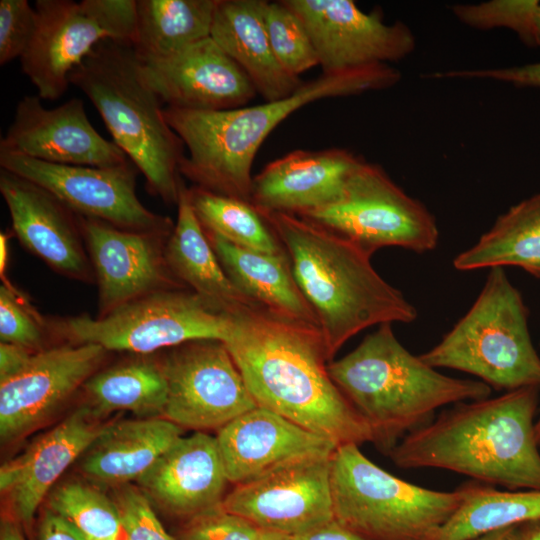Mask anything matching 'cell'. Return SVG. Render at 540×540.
<instances>
[{"mask_svg":"<svg viewBox=\"0 0 540 540\" xmlns=\"http://www.w3.org/2000/svg\"><path fill=\"white\" fill-rule=\"evenodd\" d=\"M224 343L258 406L338 446L373 441L329 374L319 327L250 307L233 314Z\"/></svg>","mask_w":540,"mask_h":540,"instance_id":"obj_1","label":"cell"},{"mask_svg":"<svg viewBox=\"0 0 540 540\" xmlns=\"http://www.w3.org/2000/svg\"><path fill=\"white\" fill-rule=\"evenodd\" d=\"M540 388L453 404L392 449L406 469L437 468L507 490H540L535 422Z\"/></svg>","mask_w":540,"mask_h":540,"instance_id":"obj_2","label":"cell"},{"mask_svg":"<svg viewBox=\"0 0 540 540\" xmlns=\"http://www.w3.org/2000/svg\"><path fill=\"white\" fill-rule=\"evenodd\" d=\"M400 79L398 69L383 64L322 73L286 98L249 107L206 111L165 106L166 121L188 149L180 174L195 186L250 202L257 151L290 114L321 99L387 89Z\"/></svg>","mask_w":540,"mask_h":540,"instance_id":"obj_3","label":"cell"},{"mask_svg":"<svg viewBox=\"0 0 540 540\" xmlns=\"http://www.w3.org/2000/svg\"><path fill=\"white\" fill-rule=\"evenodd\" d=\"M258 211L290 259L294 278L317 317L330 361L366 328L416 320L414 305L377 273L362 249L295 214Z\"/></svg>","mask_w":540,"mask_h":540,"instance_id":"obj_4","label":"cell"},{"mask_svg":"<svg viewBox=\"0 0 540 540\" xmlns=\"http://www.w3.org/2000/svg\"><path fill=\"white\" fill-rule=\"evenodd\" d=\"M334 383L367 422L373 443L389 455L407 434L430 423L437 409L491 395L481 380L444 375L413 355L385 323L350 353L330 361Z\"/></svg>","mask_w":540,"mask_h":540,"instance_id":"obj_5","label":"cell"},{"mask_svg":"<svg viewBox=\"0 0 540 540\" xmlns=\"http://www.w3.org/2000/svg\"><path fill=\"white\" fill-rule=\"evenodd\" d=\"M69 83L94 105L112 141L144 175L148 190L177 205L185 145L166 121L163 103L143 80L132 44L100 42L71 71Z\"/></svg>","mask_w":540,"mask_h":540,"instance_id":"obj_6","label":"cell"},{"mask_svg":"<svg viewBox=\"0 0 540 540\" xmlns=\"http://www.w3.org/2000/svg\"><path fill=\"white\" fill-rule=\"evenodd\" d=\"M420 357L433 368L472 374L497 390L540 388L528 308L502 267L490 268L470 309Z\"/></svg>","mask_w":540,"mask_h":540,"instance_id":"obj_7","label":"cell"},{"mask_svg":"<svg viewBox=\"0 0 540 540\" xmlns=\"http://www.w3.org/2000/svg\"><path fill=\"white\" fill-rule=\"evenodd\" d=\"M334 518L367 540H435L461 496L404 481L370 461L356 444L330 460Z\"/></svg>","mask_w":540,"mask_h":540,"instance_id":"obj_8","label":"cell"},{"mask_svg":"<svg viewBox=\"0 0 540 540\" xmlns=\"http://www.w3.org/2000/svg\"><path fill=\"white\" fill-rule=\"evenodd\" d=\"M232 316L188 288L158 291L111 313L58 320L52 327L76 344H97L107 351L149 354L195 340L229 336Z\"/></svg>","mask_w":540,"mask_h":540,"instance_id":"obj_9","label":"cell"},{"mask_svg":"<svg viewBox=\"0 0 540 540\" xmlns=\"http://www.w3.org/2000/svg\"><path fill=\"white\" fill-rule=\"evenodd\" d=\"M297 216L345 238L370 256L393 246L425 253L439 240L432 213L380 166L362 159L334 202Z\"/></svg>","mask_w":540,"mask_h":540,"instance_id":"obj_10","label":"cell"},{"mask_svg":"<svg viewBox=\"0 0 540 540\" xmlns=\"http://www.w3.org/2000/svg\"><path fill=\"white\" fill-rule=\"evenodd\" d=\"M37 27L20 58L44 100L67 90L71 71L102 41L133 44L136 0H37Z\"/></svg>","mask_w":540,"mask_h":540,"instance_id":"obj_11","label":"cell"},{"mask_svg":"<svg viewBox=\"0 0 540 540\" xmlns=\"http://www.w3.org/2000/svg\"><path fill=\"white\" fill-rule=\"evenodd\" d=\"M0 167L42 187L78 216L117 228L170 235L173 221L147 209L136 194L138 168L64 165L0 151Z\"/></svg>","mask_w":540,"mask_h":540,"instance_id":"obj_12","label":"cell"},{"mask_svg":"<svg viewBox=\"0 0 540 540\" xmlns=\"http://www.w3.org/2000/svg\"><path fill=\"white\" fill-rule=\"evenodd\" d=\"M160 364L168 385L164 417L182 428L219 430L258 406L222 341L178 345Z\"/></svg>","mask_w":540,"mask_h":540,"instance_id":"obj_13","label":"cell"},{"mask_svg":"<svg viewBox=\"0 0 540 540\" xmlns=\"http://www.w3.org/2000/svg\"><path fill=\"white\" fill-rule=\"evenodd\" d=\"M305 25L322 73L389 64L410 55L415 36L401 21L388 24L378 11L352 0H283Z\"/></svg>","mask_w":540,"mask_h":540,"instance_id":"obj_14","label":"cell"},{"mask_svg":"<svg viewBox=\"0 0 540 540\" xmlns=\"http://www.w3.org/2000/svg\"><path fill=\"white\" fill-rule=\"evenodd\" d=\"M331 457L301 460L235 485L222 506L261 530L290 536L308 532L334 519Z\"/></svg>","mask_w":540,"mask_h":540,"instance_id":"obj_15","label":"cell"},{"mask_svg":"<svg viewBox=\"0 0 540 540\" xmlns=\"http://www.w3.org/2000/svg\"><path fill=\"white\" fill-rule=\"evenodd\" d=\"M98 284V315L146 295L185 287L172 273L165 255L170 235L135 232L78 216Z\"/></svg>","mask_w":540,"mask_h":540,"instance_id":"obj_16","label":"cell"},{"mask_svg":"<svg viewBox=\"0 0 540 540\" xmlns=\"http://www.w3.org/2000/svg\"><path fill=\"white\" fill-rule=\"evenodd\" d=\"M107 350L61 345L35 352L14 376L0 381V437L13 441L42 423L97 372Z\"/></svg>","mask_w":540,"mask_h":540,"instance_id":"obj_17","label":"cell"},{"mask_svg":"<svg viewBox=\"0 0 540 540\" xmlns=\"http://www.w3.org/2000/svg\"><path fill=\"white\" fill-rule=\"evenodd\" d=\"M0 151L64 165L114 167L129 161L92 126L79 98L49 109L38 95L22 97L1 138Z\"/></svg>","mask_w":540,"mask_h":540,"instance_id":"obj_18","label":"cell"},{"mask_svg":"<svg viewBox=\"0 0 540 540\" xmlns=\"http://www.w3.org/2000/svg\"><path fill=\"white\" fill-rule=\"evenodd\" d=\"M138 60L143 80L167 107L227 110L245 106L257 94L211 37L166 58Z\"/></svg>","mask_w":540,"mask_h":540,"instance_id":"obj_19","label":"cell"},{"mask_svg":"<svg viewBox=\"0 0 540 540\" xmlns=\"http://www.w3.org/2000/svg\"><path fill=\"white\" fill-rule=\"evenodd\" d=\"M216 439L228 481L234 485L301 460L331 457L338 446L260 406L220 428Z\"/></svg>","mask_w":540,"mask_h":540,"instance_id":"obj_20","label":"cell"},{"mask_svg":"<svg viewBox=\"0 0 540 540\" xmlns=\"http://www.w3.org/2000/svg\"><path fill=\"white\" fill-rule=\"evenodd\" d=\"M0 192L12 230L27 250L62 275L91 281L78 215L42 187L2 168Z\"/></svg>","mask_w":540,"mask_h":540,"instance_id":"obj_21","label":"cell"},{"mask_svg":"<svg viewBox=\"0 0 540 540\" xmlns=\"http://www.w3.org/2000/svg\"><path fill=\"white\" fill-rule=\"evenodd\" d=\"M94 408L80 407L0 468V490L15 516L29 524L44 497L104 429Z\"/></svg>","mask_w":540,"mask_h":540,"instance_id":"obj_22","label":"cell"},{"mask_svg":"<svg viewBox=\"0 0 540 540\" xmlns=\"http://www.w3.org/2000/svg\"><path fill=\"white\" fill-rule=\"evenodd\" d=\"M361 158L342 148L294 150L253 177L250 203L295 215L326 206L342 193Z\"/></svg>","mask_w":540,"mask_h":540,"instance_id":"obj_23","label":"cell"},{"mask_svg":"<svg viewBox=\"0 0 540 540\" xmlns=\"http://www.w3.org/2000/svg\"><path fill=\"white\" fill-rule=\"evenodd\" d=\"M169 512L193 517L222 503L229 482L216 437H180L137 480Z\"/></svg>","mask_w":540,"mask_h":540,"instance_id":"obj_24","label":"cell"},{"mask_svg":"<svg viewBox=\"0 0 540 540\" xmlns=\"http://www.w3.org/2000/svg\"><path fill=\"white\" fill-rule=\"evenodd\" d=\"M265 0H217L210 37L242 69L265 101L281 100L304 81L277 60L265 27Z\"/></svg>","mask_w":540,"mask_h":540,"instance_id":"obj_25","label":"cell"},{"mask_svg":"<svg viewBox=\"0 0 540 540\" xmlns=\"http://www.w3.org/2000/svg\"><path fill=\"white\" fill-rule=\"evenodd\" d=\"M205 232L226 275L256 306L319 327L314 311L294 278L286 251L282 254L258 252Z\"/></svg>","mask_w":540,"mask_h":540,"instance_id":"obj_26","label":"cell"},{"mask_svg":"<svg viewBox=\"0 0 540 540\" xmlns=\"http://www.w3.org/2000/svg\"><path fill=\"white\" fill-rule=\"evenodd\" d=\"M182 429L165 417L105 425L86 450L81 469L108 484L138 480L182 436Z\"/></svg>","mask_w":540,"mask_h":540,"instance_id":"obj_27","label":"cell"},{"mask_svg":"<svg viewBox=\"0 0 540 540\" xmlns=\"http://www.w3.org/2000/svg\"><path fill=\"white\" fill-rule=\"evenodd\" d=\"M177 219L165 255L175 277L188 289L229 314L258 307L229 279L192 207L188 187L181 183Z\"/></svg>","mask_w":540,"mask_h":540,"instance_id":"obj_28","label":"cell"},{"mask_svg":"<svg viewBox=\"0 0 540 540\" xmlns=\"http://www.w3.org/2000/svg\"><path fill=\"white\" fill-rule=\"evenodd\" d=\"M453 266L459 271L514 266L540 278V193L501 214Z\"/></svg>","mask_w":540,"mask_h":540,"instance_id":"obj_29","label":"cell"},{"mask_svg":"<svg viewBox=\"0 0 540 540\" xmlns=\"http://www.w3.org/2000/svg\"><path fill=\"white\" fill-rule=\"evenodd\" d=\"M217 0H136V35L140 59L172 56L210 37Z\"/></svg>","mask_w":540,"mask_h":540,"instance_id":"obj_30","label":"cell"},{"mask_svg":"<svg viewBox=\"0 0 540 540\" xmlns=\"http://www.w3.org/2000/svg\"><path fill=\"white\" fill-rule=\"evenodd\" d=\"M461 501L435 540H474L486 533L540 519V490H498L469 481L456 489Z\"/></svg>","mask_w":540,"mask_h":540,"instance_id":"obj_31","label":"cell"},{"mask_svg":"<svg viewBox=\"0 0 540 540\" xmlns=\"http://www.w3.org/2000/svg\"><path fill=\"white\" fill-rule=\"evenodd\" d=\"M97 413L164 412L168 385L161 364L131 361L94 373L83 385Z\"/></svg>","mask_w":540,"mask_h":540,"instance_id":"obj_32","label":"cell"},{"mask_svg":"<svg viewBox=\"0 0 540 540\" xmlns=\"http://www.w3.org/2000/svg\"><path fill=\"white\" fill-rule=\"evenodd\" d=\"M188 192L205 231L242 248L269 254L285 253L273 230L250 202L195 185L188 188Z\"/></svg>","mask_w":540,"mask_h":540,"instance_id":"obj_33","label":"cell"},{"mask_svg":"<svg viewBox=\"0 0 540 540\" xmlns=\"http://www.w3.org/2000/svg\"><path fill=\"white\" fill-rule=\"evenodd\" d=\"M49 507L88 540H109L123 529L115 501L96 488L79 482L56 487L49 495Z\"/></svg>","mask_w":540,"mask_h":540,"instance_id":"obj_34","label":"cell"},{"mask_svg":"<svg viewBox=\"0 0 540 540\" xmlns=\"http://www.w3.org/2000/svg\"><path fill=\"white\" fill-rule=\"evenodd\" d=\"M264 23L272 50L281 66L300 77L319 66L311 37L298 15L283 0L265 1Z\"/></svg>","mask_w":540,"mask_h":540,"instance_id":"obj_35","label":"cell"},{"mask_svg":"<svg viewBox=\"0 0 540 540\" xmlns=\"http://www.w3.org/2000/svg\"><path fill=\"white\" fill-rule=\"evenodd\" d=\"M45 321L8 281L0 287V340L40 351Z\"/></svg>","mask_w":540,"mask_h":540,"instance_id":"obj_36","label":"cell"},{"mask_svg":"<svg viewBox=\"0 0 540 540\" xmlns=\"http://www.w3.org/2000/svg\"><path fill=\"white\" fill-rule=\"evenodd\" d=\"M37 27V13L27 0L0 1V65L21 58Z\"/></svg>","mask_w":540,"mask_h":540,"instance_id":"obj_37","label":"cell"},{"mask_svg":"<svg viewBox=\"0 0 540 540\" xmlns=\"http://www.w3.org/2000/svg\"><path fill=\"white\" fill-rule=\"evenodd\" d=\"M261 529L222 503L190 518L181 540H258Z\"/></svg>","mask_w":540,"mask_h":540,"instance_id":"obj_38","label":"cell"},{"mask_svg":"<svg viewBox=\"0 0 540 540\" xmlns=\"http://www.w3.org/2000/svg\"><path fill=\"white\" fill-rule=\"evenodd\" d=\"M115 502L127 540H175L163 528L142 490L125 484L117 490Z\"/></svg>","mask_w":540,"mask_h":540,"instance_id":"obj_39","label":"cell"},{"mask_svg":"<svg viewBox=\"0 0 540 540\" xmlns=\"http://www.w3.org/2000/svg\"><path fill=\"white\" fill-rule=\"evenodd\" d=\"M429 79H485L518 87L540 88V62L521 66L458 69L430 73Z\"/></svg>","mask_w":540,"mask_h":540,"instance_id":"obj_40","label":"cell"},{"mask_svg":"<svg viewBox=\"0 0 540 540\" xmlns=\"http://www.w3.org/2000/svg\"><path fill=\"white\" fill-rule=\"evenodd\" d=\"M39 540H88L76 527L58 514L47 511L40 525Z\"/></svg>","mask_w":540,"mask_h":540,"instance_id":"obj_41","label":"cell"},{"mask_svg":"<svg viewBox=\"0 0 540 540\" xmlns=\"http://www.w3.org/2000/svg\"><path fill=\"white\" fill-rule=\"evenodd\" d=\"M35 352L11 343H0V381L20 372Z\"/></svg>","mask_w":540,"mask_h":540,"instance_id":"obj_42","label":"cell"},{"mask_svg":"<svg viewBox=\"0 0 540 540\" xmlns=\"http://www.w3.org/2000/svg\"><path fill=\"white\" fill-rule=\"evenodd\" d=\"M292 537L294 540H367L340 524L335 518L308 532Z\"/></svg>","mask_w":540,"mask_h":540,"instance_id":"obj_43","label":"cell"},{"mask_svg":"<svg viewBox=\"0 0 540 540\" xmlns=\"http://www.w3.org/2000/svg\"><path fill=\"white\" fill-rule=\"evenodd\" d=\"M526 44L540 46V2L534 0L528 13L522 34Z\"/></svg>","mask_w":540,"mask_h":540,"instance_id":"obj_44","label":"cell"},{"mask_svg":"<svg viewBox=\"0 0 540 540\" xmlns=\"http://www.w3.org/2000/svg\"><path fill=\"white\" fill-rule=\"evenodd\" d=\"M504 540H540V519L510 527Z\"/></svg>","mask_w":540,"mask_h":540,"instance_id":"obj_45","label":"cell"},{"mask_svg":"<svg viewBox=\"0 0 540 540\" xmlns=\"http://www.w3.org/2000/svg\"><path fill=\"white\" fill-rule=\"evenodd\" d=\"M0 540H25L17 523L4 518L1 521Z\"/></svg>","mask_w":540,"mask_h":540,"instance_id":"obj_46","label":"cell"},{"mask_svg":"<svg viewBox=\"0 0 540 540\" xmlns=\"http://www.w3.org/2000/svg\"><path fill=\"white\" fill-rule=\"evenodd\" d=\"M8 235L6 233L0 234V272L1 276L5 273L8 256Z\"/></svg>","mask_w":540,"mask_h":540,"instance_id":"obj_47","label":"cell"},{"mask_svg":"<svg viewBox=\"0 0 540 540\" xmlns=\"http://www.w3.org/2000/svg\"><path fill=\"white\" fill-rule=\"evenodd\" d=\"M258 540H294L292 536L280 532L261 530Z\"/></svg>","mask_w":540,"mask_h":540,"instance_id":"obj_48","label":"cell"},{"mask_svg":"<svg viewBox=\"0 0 540 540\" xmlns=\"http://www.w3.org/2000/svg\"><path fill=\"white\" fill-rule=\"evenodd\" d=\"M509 528L510 527L486 533V534H484V535H482V536H480V537H478V538H476L474 540H504L505 535H506L507 531L509 530Z\"/></svg>","mask_w":540,"mask_h":540,"instance_id":"obj_49","label":"cell"},{"mask_svg":"<svg viewBox=\"0 0 540 540\" xmlns=\"http://www.w3.org/2000/svg\"><path fill=\"white\" fill-rule=\"evenodd\" d=\"M535 431H536V437L539 436L540 435V408H539V416L535 422Z\"/></svg>","mask_w":540,"mask_h":540,"instance_id":"obj_50","label":"cell"},{"mask_svg":"<svg viewBox=\"0 0 540 540\" xmlns=\"http://www.w3.org/2000/svg\"><path fill=\"white\" fill-rule=\"evenodd\" d=\"M109 540H127V538H126L124 532L122 531V533L118 537L113 538V539H109Z\"/></svg>","mask_w":540,"mask_h":540,"instance_id":"obj_51","label":"cell"},{"mask_svg":"<svg viewBox=\"0 0 540 540\" xmlns=\"http://www.w3.org/2000/svg\"><path fill=\"white\" fill-rule=\"evenodd\" d=\"M537 441H538V445H539V448H540V435L537 436Z\"/></svg>","mask_w":540,"mask_h":540,"instance_id":"obj_52","label":"cell"}]
</instances>
